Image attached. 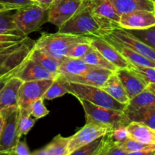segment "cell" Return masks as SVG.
<instances>
[{
  "label": "cell",
  "mask_w": 155,
  "mask_h": 155,
  "mask_svg": "<svg viewBox=\"0 0 155 155\" xmlns=\"http://www.w3.org/2000/svg\"><path fill=\"white\" fill-rule=\"evenodd\" d=\"M35 43L28 36L0 35V76L17 72L29 58Z\"/></svg>",
  "instance_id": "6da1fadb"
},
{
  "label": "cell",
  "mask_w": 155,
  "mask_h": 155,
  "mask_svg": "<svg viewBox=\"0 0 155 155\" xmlns=\"http://www.w3.org/2000/svg\"><path fill=\"white\" fill-rule=\"evenodd\" d=\"M92 36L71 33H43L36 41L34 48H40L53 57L62 61L71 47L79 42H91Z\"/></svg>",
  "instance_id": "7a4b0ae2"
},
{
  "label": "cell",
  "mask_w": 155,
  "mask_h": 155,
  "mask_svg": "<svg viewBox=\"0 0 155 155\" xmlns=\"http://www.w3.org/2000/svg\"><path fill=\"white\" fill-rule=\"evenodd\" d=\"M62 83L68 91V94L74 95L78 99H84L95 105L124 111L128 104L119 102L106 93L101 87L81 83H71L62 79Z\"/></svg>",
  "instance_id": "3957f363"
},
{
  "label": "cell",
  "mask_w": 155,
  "mask_h": 155,
  "mask_svg": "<svg viewBox=\"0 0 155 155\" xmlns=\"http://www.w3.org/2000/svg\"><path fill=\"white\" fill-rule=\"evenodd\" d=\"M78 101L84 110L86 124H94L112 130L120 126H128L130 123L122 110L100 107L84 99Z\"/></svg>",
  "instance_id": "277c9868"
},
{
  "label": "cell",
  "mask_w": 155,
  "mask_h": 155,
  "mask_svg": "<svg viewBox=\"0 0 155 155\" xmlns=\"http://www.w3.org/2000/svg\"><path fill=\"white\" fill-rule=\"evenodd\" d=\"M58 32L79 36H101L102 29L97 18L84 5L70 19L58 28Z\"/></svg>",
  "instance_id": "5b68a950"
},
{
  "label": "cell",
  "mask_w": 155,
  "mask_h": 155,
  "mask_svg": "<svg viewBox=\"0 0 155 155\" xmlns=\"http://www.w3.org/2000/svg\"><path fill=\"white\" fill-rule=\"evenodd\" d=\"M4 123L0 134V154H12L21 136L18 130L20 108L10 106L0 111Z\"/></svg>",
  "instance_id": "8992f818"
},
{
  "label": "cell",
  "mask_w": 155,
  "mask_h": 155,
  "mask_svg": "<svg viewBox=\"0 0 155 155\" xmlns=\"http://www.w3.org/2000/svg\"><path fill=\"white\" fill-rule=\"evenodd\" d=\"M48 9L37 4L24 6L15 11L13 20L16 27L24 34H28L37 31L44 22L47 21Z\"/></svg>",
  "instance_id": "52a82bcc"
},
{
  "label": "cell",
  "mask_w": 155,
  "mask_h": 155,
  "mask_svg": "<svg viewBox=\"0 0 155 155\" xmlns=\"http://www.w3.org/2000/svg\"><path fill=\"white\" fill-rule=\"evenodd\" d=\"M85 2L88 8L100 24L102 33L119 27L120 15L115 10L110 0H85Z\"/></svg>",
  "instance_id": "ba28073f"
},
{
  "label": "cell",
  "mask_w": 155,
  "mask_h": 155,
  "mask_svg": "<svg viewBox=\"0 0 155 155\" xmlns=\"http://www.w3.org/2000/svg\"><path fill=\"white\" fill-rule=\"evenodd\" d=\"M102 36H108L115 42L131 48L133 51L155 61V50L147 45L145 42L140 40L138 38L134 36L126 29L120 27H115L112 30L103 32Z\"/></svg>",
  "instance_id": "9c48e42d"
},
{
  "label": "cell",
  "mask_w": 155,
  "mask_h": 155,
  "mask_svg": "<svg viewBox=\"0 0 155 155\" xmlns=\"http://www.w3.org/2000/svg\"><path fill=\"white\" fill-rule=\"evenodd\" d=\"M84 5V0H54L47 11V21L59 28Z\"/></svg>",
  "instance_id": "30bf717a"
},
{
  "label": "cell",
  "mask_w": 155,
  "mask_h": 155,
  "mask_svg": "<svg viewBox=\"0 0 155 155\" xmlns=\"http://www.w3.org/2000/svg\"><path fill=\"white\" fill-rule=\"evenodd\" d=\"M53 81V80H40L23 82L18 92L19 108L30 110L32 103L43 97Z\"/></svg>",
  "instance_id": "8fae6325"
},
{
  "label": "cell",
  "mask_w": 155,
  "mask_h": 155,
  "mask_svg": "<svg viewBox=\"0 0 155 155\" xmlns=\"http://www.w3.org/2000/svg\"><path fill=\"white\" fill-rule=\"evenodd\" d=\"M109 130H110L107 127L94 124H86L77 133L70 136L68 155H71L74 151L95 140L97 138L103 136Z\"/></svg>",
  "instance_id": "7c38bea8"
},
{
  "label": "cell",
  "mask_w": 155,
  "mask_h": 155,
  "mask_svg": "<svg viewBox=\"0 0 155 155\" xmlns=\"http://www.w3.org/2000/svg\"><path fill=\"white\" fill-rule=\"evenodd\" d=\"M120 27L126 30H144L155 26V11L139 10L120 15Z\"/></svg>",
  "instance_id": "4fadbf2b"
},
{
  "label": "cell",
  "mask_w": 155,
  "mask_h": 155,
  "mask_svg": "<svg viewBox=\"0 0 155 155\" xmlns=\"http://www.w3.org/2000/svg\"><path fill=\"white\" fill-rule=\"evenodd\" d=\"M113 73L114 71L111 70L103 68H97L78 75H63L60 74L59 75L62 79L71 83L102 87L105 82Z\"/></svg>",
  "instance_id": "5bb4252c"
},
{
  "label": "cell",
  "mask_w": 155,
  "mask_h": 155,
  "mask_svg": "<svg viewBox=\"0 0 155 155\" xmlns=\"http://www.w3.org/2000/svg\"><path fill=\"white\" fill-rule=\"evenodd\" d=\"M91 45L117 68H129L130 63L117 51L116 48L102 36H92Z\"/></svg>",
  "instance_id": "9a60e30c"
},
{
  "label": "cell",
  "mask_w": 155,
  "mask_h": 155,
  "mask_svg": "<svg viewBox=\"0 0 155 155\" xmlns=\"http://www.w3.org/2000/svg\"><path fill=\"white\" fill-rule=\"evenodd\" d=\"M58 76L59 75L49 72L30 58L25 61L15 74V77H18L23 82L40 80H55Z\"/></svg>",
  "instance_id": "2e32d148"
},
{
  "label": "cell",
  "mask_w": 155,
  "mask_h": 155,
  "mask_svg": "<svg viewBox=\"0 0 155 155\" xmlns=\"http://www.w3.org/2000/svg\"><path fill=\"white\" fill-rule=\"evenodd\" d=\"M114 73L121 81L129 100L147 89L148 84L129 68H117Z\"/></svg>",
  "instance_id": "e0dca14e"
},
{
  "label": "cell",
  "mask_w": 155,
  "mask_h": 155,
  "mask_svg": "<svg viewBox=\"0 0 155 155\" xmlns=\"http://www.w3.org/2000/svg\"><path fill=\"white\" fill-rule=\"evenodd\" d=\"M22 83L15 75L6 82L0 95V111L10 106H18V92Z\"/></svg>",
  "instance_id": "ac0fdd59"
},
{
  "label": "cell",
  "mask_w": 155,
  "mask_h": 155,
  "mask_svg": "<svg viewBox=\"0 0 155 155\" xmlns=\"http://www.w3.org/2000/svg\"><path fill=\"white\" fill-rule=\"evenodd\" d=\"M102 37L104 38L106 41L109 42L114 48L117 49V51L128 61L130 64H133L135 65H141V66H147V67H153L155 68V61L152 59L148 58L145 56L142 55L140 53L136 52L133 51L131 48L115 42L111 38L108 37L106 36H102Z\"/></svg>",
  "instance_id": "d6986e66"
},
{
  "label": "cell",
  "mask_w": 155,
  "mask_h": 155,
  "mask_svg": "<svg viewBox=\"0 0 155 155\" xmlns=\"http://www.w3.org/2000/svg\"><path fill=\"white\" fill-rule=\"evenodd\" d=\"M120 15L139 10L155 11L153 0H110Z\"/></svg>",
  "instance_id": "ffe728a7"
},
{
  "label": "cell",
  "mask_w": 155,
  "mask_h": 155,
  "mask_svg": "<svg viewBox=\"0 0 155 155\" xmlns=\"http://www.w3.org/2000/svg\"><path fill=\"white\" fill-rule=\"evenodd\" d=\"M129 137L140 142L155 145V130L142 123L132 121L127 126Z\"/></svg>",
  "instance_id": "44dd1931"
},
{
  "label": "cell",
  "mask_w": 155,
  "mask_h": 155,
  "mask_svg": "<svg viewBox=\"0 0 155 155\" xmlns=\"http://www.w3.org/2000/svg\"><path fill=\"white\" fill-rule=\"evenodd\" d=\"M124 112L130 122L135 121L142 123L155 130V107L134 108L127 105Z\"/></svg>",
  "instance_id": "7402d4cb"
},
{
  "label": "cell",
  "mask_w": 155,
  "mask_h": 155,
  "mask_svg": "<svg viewBox=\"0 0 155 155\" xmlns=\"http://www.w3.org/2000/svg\"><path fill=\"white\" fill-rule=\"evenodd\" d=\"M98 67L93 66L81 58L65 57L59 65V72L63 75H78Z\"/></svg>",
  "instance_id": "603a6c76"
},
{
  "label": "cell",
  "mask_w": 155,
  "mask_h": 155,
  "mask_svg": "<svg viewBox=\"0 0 155 155\" xmlns=\"http://www.w3.org/2000/svg\"><path fill=\"white\" fill-rule=\"evenodd\" d=\"M70 137L59 134L45 147L31 153L33 155H68Z\"/></svg>",
  "instance_id": "cb8c5ba5"
},
{
  "label": "cell",
  "mask_w": 155,
  "mask_h": 155,
  "mask_svg": "<svg viewBox=\"0 0 155 155\" xmlns=\"http://www.w3.org/2000/svg\"><path fill=\"white\" fill-rule=\"evenodd\" d=\"M101 88L103 90H104L106 93L109 94L112 98L118 101L119 102L126 104H129V97L126 94V90H125L121 81L115 75V73H113L107 79V80L105 82Z\"/></svg>",
  "instance_id": "d4e9b609"
},
{
  "label": "cell",
  "mask_w": 155,
  "mask_h": 155,
  "mask_svg": "<svg viewBox=\"0 0 155 155\" xmlns=\"http://www.w3.org/2000/svg\"><path fill=\"white\" fill-rule=\"evenodd\" d=\"M29 58L35 61L49 72L56 75H59V68L62 61L53 57L43 50L34 48L32 50Z\"/></svg>",
  "instance_id": "484cf974"
},
{
  "label": "cell",
  "mask_w": 155,
  "mask_h": 155,
  "mask_svg": "<svg viewBox=\"0 0 155 155\" xmlns=\"http://www.w3.org/2000/svg\"><path fill=\"white\" fill-rule=\"evenodd\" d=\"M15 11L0 12V35L14 34L18 36H27L16 27L14 22L13 14Z\"/></svg>",
  "instance_id": "4316f807"
},
{
  "label": "cell",
  "mask_w": 155,
  "mask_h": 155,
  "mask_svg": "<svg viewBox=\"0 0 155 155\" xmlns=\"http://www.w3.org/2000/svg\"><path fill=\"white\" fill-rule=\"evenodd\" d=\"M81 59H83L85 62H87L89 64L93 65V66L106 68V69L111 70V71H114V72L117 69L116 67H115L110 62L108 61L92 45H91L90 49L88 51V52L81 58Z\"/></svg>",
  "instance_id": "83f0119b"
},
{
  "label": "cell",
  "mask_w": 155,
  "mask_h": 155,
  "mask_svg": "<svg viewBox=\"0 0 155 155\" xmlns=\"http://www.w3.org/2000/svg\"><path fill=\"white\" fill-rule=\"evenodd\" d=\"M128 105L134 108L155 107V95L150 90L145 89L129 100Z\"/></svg>",
  "instance_id": "f1b7e54d"
},
{
  "label": "cell",
  "mask_w": 155,
  "mask_h": 155,
  "mask_svg": "<svg viewBox=\"0 0 155 155\" xmlns=\"http://www.w3.org/2000/svg\"><path fill=\"white\" fill-rule=\"evenodd\" d=\"M65 94H68V91L62 83V80L59 75L55 80H53V83L45 92L43 98L44 100H53Z\"/></svg>",
  "instance_id": "f546056e"
},
{
  "label": "cell",
  "mask_w": 155,
  "mask_h": 155,
  "mask_svg": "<svg viewBox=\"0 0 155 155\" xmlns=\"http://www.w3.org/2000/svg\"><path fill=\"white\" fill-rule=\"evenodd\" d=\"M36 119L30 114V110L20 108V116L18 120V130L21 136L29 133L35 124Z\"/></svg>",
  "instance_id": "4dcf8cb0"
},
{
  "label": "cell",
  "mask_w": 155,
  "mask_h": 155,
  "mask_svg": "<svg viewBox=\"0 0 155 155\" xmlns=\"http://www.w3.org/2000/svg\"><path fill=\"white\" fill-rule=\"evenodd\" d=\"M128 68L145 81L147 84L155 83V68L130 64Z\"/></svg>",
  "instance_id": "1f68e13d"
},
{
  "label": "cell",
  "mask_w": 155,
  "mask_h": 155,
  "mask_svg": "<svg viewBox=\"0 0 155 155\" xmlns=\"http://www.w3.org/2000/svg\"><path fill=\"white\" fill-rule=\"evenodd\" d=\"M103 142V136L97 138L95 140L74 151L71 155H100Z\"/></svg>",
  "instance_id": "d6a6232c"
},
{
  "label": "cell",
  "mask_w": 155,
  "mask_h": 155,
  "mask_svg": "<svg viewBox=\"0 0 155 155\" xmlns=\"http://www.w3.org/2000/svg\"><path fill=\"white\" fill-rule=\"evenodd\" d=\"M127 30L155 50V26L144 30Z\"/></svg>",
  "instance_id": "836d02e7"
},
{
  "label": "cell",
  "mask_w": 155,
  "mask_h": 155,
  "mask_svg": "<svg viewBox=\"0 0 155 155\" xmlns=\"http://www.w3.org/2000/svg\"><path fill=\"white\" fill-rule=\"evenodd\" d=\"M122 149L127 153V155H130L132 153L143 150H155V145H150L140 142L133 139H128L126 142L121 144Z\"/></svg>",
  "instance_id": "e575fe53"
},
{
  "label": "cell",
  "mask_w": 155,
  "mask_h": 155,
  "mask_svg": "<svg viewBox=\"0 0 155 155\" xmlns=\"http://www.w3.org/2000/svg\"><path fill=\"white\" fill-rule=\"evenodd\" d=\"M108 137L115 144L121 145L129 139V134L127 130V126H120L115 129L109 130L106 133Z\"/></svg>",
  "instance_id": "d590c367"
},
{
  "label": "cell",
  "mask_w": 155,
  "mask_h": 155,
  "mask_svg": "<svg viewBox=\"0 0 155 155\" xmlns=\"http://www.w3.org/2000/svg\"><path fill=\"white\" fill-rule=\"evenodd\" d=\"M43 98H39L33 101L30 105V114L36 120L40 119L46 116L50 113V110L46 107L43 102Z\"/></svg>",
  "instance_id": "8d00e7d4"
},
{
  "label": "cell",
  "mask_w": 155,
  "mask_h": 155,
  "mask_svg": "<svg viewBox=\"0 0 155 155\" xmlns=\"http://www.w3.org/2000/svg\"><path fill=\"white\" fill-rule=\"evenodd\" d=\"M91 47V42H79L71 47L68 51L66 57L81 58Z\"/></svg>",
  "instance_id": "74e56055"
},
{
  "label": "cell",
  "mask_w": 155,
  "mask_h": 155,
  "mask_svg": "<svg viewBox=\"0 0 155 155\" xmlns=\"http://www.w3.org/2000/svg\"><path fill=\"white\" fill-rule=\"evenodd\" d=\"M0 3L5 5L12 6L16 8H20L24 6L33 4L31 0H0Z\"/></svg>",
  "instance_id": "f35d334b"
},
{
  "label": "cell",
  "mask_w": 155,
  "mask_h": 155,
  "mask_svg": "<svg viewBox=\"0 0 155 155\" xmlns=\"http://www.w3.org/2000/svg\"><path fill=\"white\" fill-rule=\"evenodd\" d=\"M12 154L31 155V152H30V150H29L25 140H19V142H18V144H17L16 146H15V149H14Z\"/></svg>",
  "instance_id": "ab89813d"
},
{
  "label": "cell",
  "mask_w": 155,
  "mask_h": 155,
  "mask_svg": "<svg viewBox=\"0 0 155 155\" xmlns=\"http://www.w3.org/2000/svg\"><path fill=\"white\" fill-rule=\"evenodd\" d=\"M16 73L17 72H11L0 77V95H1L2 90L3 87H4V86L5 85L6 82L9 80V78H11L12 77L15 76Z\"/></svg>",
  "instance_id": "60d3db41"
},
{
  "label": "cell",
  "mask_w": 155,
  "mask_h": 155,
  "mask_svg": "<svg viewBox=\"0 0 155 155\" xmlns=\"http://www.w3.org/2000/svg\"><path fill=\"white\" fill-rule=\"evenodd\" d=\"M16 8L12 7V6H9L5 5H3L2 3H0V12H4V11H12V10H17Z\"/></svg>",
  "instance_id": "b9f144b4"
},
{
  "label": "cell",
  "mask_w": 155,
  "mask_h": 155,
  "mask_svg": "<svg viewBox=\"0 0 155 155\" xmlns=\"http://www.w3.org/2000/svg\"><path fill=\"white\" fill-rule=\"evenodd\" d=\"M33 3L35 4H37L39 5L42 6V7L48 9L46 7V0H31Z\"/></svg>",
  "instance_id": "7bdbcfd3"
},
{
  "label": "cell",
  "mask_w": 155,
  "mask_h": 155,
  "mask_svg": "<svg viewBox=\"0 0 155 155\" xmlns=\"http://www.w3.org/2000/svg\"><path fill=\"white\" fill-rule=\"evenodd\" d=\"M147 89L155 95V83H149L147 86Z\"/></svg>",
  "instance_id": "ee69618b"
},
{
  "label": "cell",
  "mask_w": 155,
  "mask_h": 155,
  "mask_svg": "<svg viewBox=\"0 0 155 155\" xmlns=\"http://www.w3.org/2000/svg\"><path fill=\"white\" fill-rule=\"evenodd\" d=\"M3 123H4V119H3V116L1 113H0V134H1L2 129Z\"/></svg>",
  "instance_id": "f6af8a7d"
},
{
  "label": "cell",
  "mask_w": 155,
  "mask_h": 155,
  "mask_svg": "<svg viewBox=\"0 0 155 155\" xmlns=\"http://www.w3.org/2000/svg\"><path fill=\"white\" fill-rule=\"evenodd\" d=\"M53 1H54V0H46V7L48 8L50 7V5L53 3Z\"/></svg>",
  "instance_id": "bcb514c9"
},
{
  "label": "cell",
  "mask_w": 155,
  "mask_h": 155,
  "mask_svg": "<svg viewBox=\"0 0 155 155\" xmlns=\"http://www.w3.org/2000/svg\"><path fill=\"white\" fill-rule=\"evenodd\" d=\"M153 1H154V2H155V0H153Z\"/></svg>",
  "instance_id": "7dc6e473"
},
{
  "label": "cell",
  "mask_w": 155,
  "mask_h": 155,
  "mask_svg": "<svg viewBox=\"0 0 155 155\" xmlns=\"http://www.w3.org/2000/svg\"><path fill=\"white\" fill-rule=\"evenodd\" d=\"M0 77H1V76H0Z\"/></svg>",
  "instance_id": "c3c4849f"
}]
</instances>
